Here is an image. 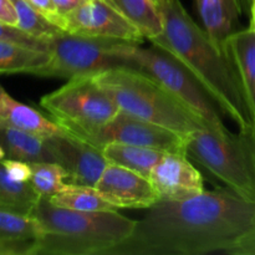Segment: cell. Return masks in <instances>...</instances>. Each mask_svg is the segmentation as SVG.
Returning <instances> with one entry per match:
<instances>
[{"label": "cell", "instance_id": "5", "mask_svg": "<svg viewBox=\"0 0 255 255\" xmlns=\"http://www.w3.org/2000/svg\"><path fill=\"white\" fill-rule=\"evenodd\" d=\"M186 156L227 188L255 202V151L248 132L198 129L187 137Z\"/></svg>", "mask_w": 255, "mask_h": 255}, {"label": "cell", "instance_id": "30", "mask_svg": "<svg viewBox=\"0 0 255 255\" xmlns=\"http://www.w3.org/2000/svg\"><path fill=\"white\" fill-rule=\"evenodd\" d=\"M0 21L10 26H17V14L11 0H0Z\"/></svg>", "mask_w": 255, "mask_h": 255}, {"label": "cell", "instance_id": "29", "mask_svg": "<svg viewBox=\"0 0 255 255\" xmlns=\"http://www.w3.org/2000/svg\"><path fill=\"white\" fill-rule=\"evenodd\" d=\"M232 255H255V221L249 233L231 251Z\"/></svg>", "mask_w": 255, "mask_h": 255}, {"label": "cell", "instance_id": "27", "mask_svg": "<svg viewBox=\"0 0 255 255\" xmlns=\"http://www.w3.org/2000/svg\"><path fill=\"white\" fill-rule=\"evenodd\" d=\"M6 173L11 177L12 179L19 182H30L31 178V166L30 163L19 159L4 158L1 161Z\"/></svg>", "mask_w": 255, "mask_h": 255}, {"label": "cell", "instance_id": "8", "mask_svg": "<svg viewBox=\"0 0 255 255\" xmlns=\"http://www.w3.org/2000/svg\"><path fill=\"white\" fill-rule=\"evenodd\" d=\"M40 106L64 131L97 128L120 112L94 76L67 80L61 87L42 96Z\"/></svg>", "mask_w": 255, "mask_h": 255}, {"label": "cell", "instance_id": "24", "mask_svg": "<svg viewBox=\"0 0 255 255\" xmlns=\"http://www.w3.org/2000/svg\"><path fill=\"white\" fill-rule=\"evenodd\" d=\"M17 14V26L26 34L49 44L56 35L64 32L61 27L50 21L26 0H11Z\"/></svg>", "mask_w": 255, "mask_h": 255}, {"label": "cell", "instance_id": "33", "mask_svg": "<svg viewBox=\"0 0 255 255\" xmlns=\"http://www.w3.org/2000/svg\"><path fill=\"white\" fill-rule=\"evenodd\" d=\"M249 133V137H251L252 139V143H253V147H254V151H255V125L253 126V128L251 129V131H247Z\"/></svg>", "mask_w": 255, "mask_h": 255}, {"label": "cell", "instance_id": "2", "mask_svg": "<svg viewBox=\"0 0 255 255\" xmlns=\"http://www.w3.org/2000/svg\"><path fill=\"white\" fill-rule=\"evenodd\" d=\"M154 1L163 16L164 30L151 44L176 57L211 95L224 116L239 127V131H251L254 126L253 115L231 54H223L214 46L181 0Z\"/></svg>", "mask_w": 255, "mask_h": 255}, {"label": "cell", "instance_id": "36", "mask_svg": "<svg viewBox=\"0 0 255 255\" xmlns=\"http://www.w3.org/2000/svg\"><path fill=\"white\" fill-rule=\"evenodd\" d=\"M251 1H252V0H251Z\"/></svg>", "mask_w": 255, "mask_h": 255}, {"label": "cell", "instance_id": "17", "mask_svg": "<svg viewBox=\"0 0 255 255\" xmlns=\"http://www.w3.org/2000/svg\"><path fill=\"white\" fill-rule=\"evenodd\" d=\"M229 54L238 70L244 94L255 125V32L251 26L228 37Z\"/></svg>", "mask_w": 255, "mask_h": 255}, {"label": "cell", "instance_id": "28", "mask_svg": "<svg viewBox=\"0 0 255 255\" xmlns=\"http://www.w3.org/2000/svg\"><path fill=\"white\" fill-rule=\"evenodd\" d=\"M30 5L35 7L37 11L41 12L42 15L47 17L50 21L54 22L59 27H61V17L62 15L59 14L56 6H55L52 0H26Z\"/></svg>", "mask_w": 255, "mask_h": 255}, {"label": "cell", "instance_id": "35", "mask_svg": "<svg viewBox=\"0 0 255 255\" xmlns=\"http://www.w3.org/2000/svg\"><path fill=\"white\" fill-rule=\"evenodd\" d=\"M239 1H241V2H242V0H239Z\"/></svg>", "mask_w": 255, "mask_h": 255}, {"label": "cell", "instance_id": "20", "mask_svg": "<svg viewBox=\"0 0 255 255\" xmlns=\"http://www.w3.org/2000/svg\"><path fill=\"white\" fill-rule=\"evenodd\" d=\"M101 151L109 163L131 169L148 178L154 166L167 153L158 149L122 143H109L102 147Z\"/></svg>", "mask_w": 255, "mask_h": 255}, {"label": "cell", "instance_id": "19", "mask_svg": "<svg viewBox=\"0 0 255 255\" xmlns=\"http://www.w3.org/2000/svg\"><path fill=\"white\" fill-rule=\"evenodd\" d=\"M128 20L144 39L152 41L162 35L164 20L154 0H106Z\"/></svg>", "mask_w": 255, "mask_h": 255}, {"label": "cell", "instance_id": "3", "mask_svg": "<svg viewBox=\"0 0 255 255\" xmlns=\"http://www.w3.org/2000/svg\"><path fill=\"white\" fill-rule=\"evenodd\" d=\"M34 218L42 232L37 255H107L136 226L117 211H74L54 206L47 198L40 199Z\"/></svg>", "mask_w": 255, "mask_h": 255}, {"label": "cell", "instance_id": "1", "mask_svg": "<svg viewBox=\"0 0 255 255\" xmlns=\"http://www.w3.org/2000/svg\"><path fill=\"white\" fill-rule=\"evenodd\" d=\"M254 221L255 202L227 187L186 201H158L107 255L229 254Z\"/></svg>", "mask_w": 255, "mask_h": 255}, {"label": "cell", "instance_id": "6", "mask_svg": "<svg viewBox=\"0 0 255 255\" xmlns=\"http://www.w3.org/2000/svg\"><path fill=\"white\" fill-rule=\"evenodd\" d=\"M129 66L146 72L168 94L198 116L209 129L218 133L229 132L223 122V112L196 77L164 50L152 45L142 47L132 42L126 49Z\"/></svg>", "mask_w": 255, "mask_h": 255}, {"label": "cell", "instance_id": "4", "mask_svg": "<svg viewBox=\"0 0 255 255\" xmlns=\"http://www.w3.org/2000/svg\"><path fill=\"white\" fill-rule=\"evenodd\" d=\"M94 79L120 111L189 136L208 128L198 116L174 99L149 75L129 66L110 69Z\"/></svg>", "mask_w": 255, "mask_h": 255}, {"label": "cell", "instance_id": "13", "mask_svg": "<svg viewBox=\"0 0 255 255\" xmlns=\"http://www.w3.org/2000/svg\"><path fill=\"white\" fill-rule=\"evenodd\" d=\"M159 201H186L203 193L202 173L186 154L166 153L149 174Z\"/></svg>", "mask_w": 255, "mask_h": 255}, {"label": "cell", "instance_id": "22", "mask_svg": "<svg viewBox=\"0 0 255 255\" xmlns=\"http://www.w3.org/2000/svg\"><path fill=\"white\" fill-rule=\"evenodd\" d=\"M49 59L47 51L0 40V75H35Z\"/></svg>", "mask_w": 255, "mask_h": 255}, {"label": "cell", "instance_id": "18", "mask_svg": "<svg viewBox=\"0 0 255 255\" xmlns=\"http://www.w3.org/2000/svg\"><path fill=\"white\" fill-rule=\"evenodd\" d=\"M0 146L6 158L19 159L27 163L54 162L47 137L12 127H0Z\"/></svg>", "mask_w": 255, "mask_h": 255}, {"label": "cell", "instance_id": "15", "mask_svg": "<svg viewBox=\"0 0 255 255\" xmlns=\"http://www.w3.org/2000/svg\"><path fill=\"white\" fill-rule=\"evenodd\" d=\"M41 237L34 217L0 209V255H37Z\"/></svg>", "mask_w": 255, "mask_h": 255}, {"label": "cell", "instance_id": "10", "mask_svg": "<svg viewBox=\"0 0 255 255\" xmlns=\"http://www.w3.org/2000/svg\"><path fill=\"white\" fill-rule=\"evenodd\" d=\"M61 29L71 34L119 39L137 44L144 40L141 32L106 0H86L69 14L62 15Z\"/></svg>", "mask_w": 255, "mask_h": 255}, {"label": "cell", "instance_id": "25", "mask_svg": "<svg viewBox=\"0 0 255 255\" xmlns=\"http://www.w3.org/2000/svg\"><path fill=\"white\" fill-rule=\"evenodd\" d=\"M31 166L30 183L41 198H50L67 187L66 172L56 162H36Z\"/></svg>", "mask_w": 255, "mask_h": 255}, {"label": "cell", "instance_id": "14", "mask_svg": "<svg viewBox=\"0 0 255 255\" xmlns=\"http://www.w3.org/2000/svg\"><path fill=\"white\" fill-rule=\"evenodd\" d=\"M202 27L223 54H229L228 37L233 34L242 12L239 0H193Z\"/></svg>", "mask_w": 255, "mask_h": 255}, {"label": "cell", "instance_id": "7", "mask_svg": "<svg viewBox=\"0 0 255 255\" xmlns=\"http://www.w3.org/2000/svg\"><path fill=\"white\" fill-rule=\"evenodd\" d=\"M129 44L132 42L125 40L64 31L50 40L49 59L34 76L71 80L129 66L126 59V49Z\"/></svg>", "mask_w": 255, "mask_h": 255}, {"label": "cell", "instance_id": "11", "mask_svg": "<svg viewBox=\"0 0 255 255\" xmlns=\"http://www.w3.org/2000/svg\"><path fill=\"white\" fill-rule=\"evenodd\" d=\"M54 162L66 172V183L72 186L95 187L109 161L102 151L90 143L75 138L65 131L47 137Z\"/></svg>", "mask_w": 255, "mask_h": 255}, {"label": "cell", "instance_id": "31", "mask_svg": "<svg viewBox=\"0 0 255 255\" xmlns=\"http://www.w3.org/2000/svg\"><path fill=\"white\" fill-rule=\"evenodd\" d=\"M52 1H54L59 14L66 15L74 9H76L77 6H80L86 0H52Z\"/></svg>", "mask_w": 255, "mask_h": 255}, {"label": "cell", "instance_id": "9", "mask_svg": "<svg viewBox=\"0 0 255 255\" xmlns=\"http://www.w3.org/2000/svg\"><path fill=\"white\" fill-rule=\"evenodd\" d=\"M65 132L100 149L109 143H122L181 154H186L188 137L173 129L129 116L122 111H120L111 121L97 128Z\"/></svg>", "mask_w": 255, "mask_h": 255}, {"label": "cell", "instance_id": "32", "mask_svg": "<svg viewBox=\"0 0 255 255\" xmlns=\"http://www.w3.org/2000/svg\"><path fill=\"white\" fill-rule=\"evenodd\" d=\"M251 12H252V20H251V27L254 30L255 32V0H252V6H251Z\"/></svg>", "mask_w": 255, "mask_h": 255}, {"label": "cell", "instance_id": "26", "mask_svg": "<svg viewBox=\"0 0 255 255\" xmlns=\"http://www.w3.org/2000/svg\"><path fill=\"white\" fill-rule=\"evenodd\" d=\"M0 40L14 42V44L24 45V46L32 47V49L44 50V51H47V50H49V44H47V42L26 34L25 31L20 30L19 27L10 26V25L4 24V22L1 21H0Z\"/></svg>", "mask_w": 255, "mask_h": 255}, {"label": "cell", "instance_id": "21", "mask_svg": "<svg viewBox=\"0 0 255 255\" xmlns=\"http://www.w3.org/2000/svg\"><path fill=\"white\" fill-rule=\"evenodd\" d=\"M40 199L41 197L30 182L12 179L0 162V209L20 216L34 217Z\"/></svg>", "mask_w": 255, "mask_h": 255}, {"label": "cell", "instance_id": "12", "mask_svg": "<svg viewBox=\"0 0 255 255\" xmlns=\"http://www.w3.org/2000/svg\"><path fill=\"white\" fill-rule=\"evenodd\" d=\"M95 188L116 209H149L159 201L148 177L111 163Z\"/></svg>", "mask_w": 255, "mask_h": 255}, {"label": "cell", "instance_id": "23", "mask_svg": "<svg viewBox=\"0 0 255 255\" xmlns=\"http://www.w3.org/2000/svg\"><path fill=\"white\" fill-rule=\"evenodd\" d=\"M49 199L54 206L61 208L74 209L82 212H105L117 211L100 194L95 187H81L67 184L62 191L57 192Z\"/></svg>", "mask_w": 255, "mask_h": 255}, {"label": "cell", "instance_id": "16", "mask_svg": "<svg viewBox=\"0 0 255 255\" xmlns=\"http://www.w3.org/2000/svg\"><path fill=\"white\" fill-rule=\"evenodd\" d=\"M0 127H12L49 137L64 129L41 112L12 99L0 84Z\"/></svg>", "mask_w": 255, "mask_h": 255}, {"label": "cell", "instance_id": "34", "mask_svg": "<svg viewBox=\"0 0 255 255\" xmlns=\"http://www.w3.org/2000/svg\"><path fill=\"white\" fill-rule=\"evenodd\" d=\"M4 158H6V153H5L4 148H2V147L0 146V162H1Z\"/></svg>", "mask_w": 255, "mask_h": 255}]
</instances>
